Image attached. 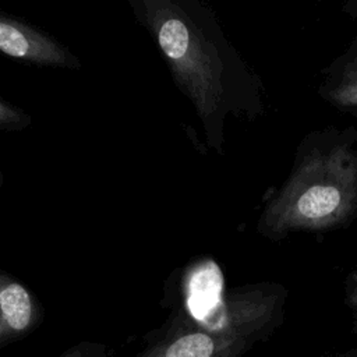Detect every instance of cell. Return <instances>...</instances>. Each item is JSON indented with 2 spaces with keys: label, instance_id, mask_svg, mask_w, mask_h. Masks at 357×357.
<instances>
[{
  "label": "cell",
  "instance_id": "6da1fadb",
  "mask_svg": "<svg viewBox=\"0 0 357 357\" xmlns=\"http://www.w3.org/2000/svg\"><path fill=\"white\" fill-rule=\"evenodd\" d=\"M131 4L155 38L176 84L195 106L209 146L223 155L226 116L243 114L250 120L258 116L261 81L201 3L141 0Z\"/></svg>",
  "mask_w": 357,
  "mask_h": 357
},
{
  "label": "cell",
  "instance_id": "7a4b0ae2",
  "mask_svg": "<svg viewBox=\"0 0 357 357\" xmlns=\"http://www.w3.org/2000/svg\"><path fill=\"white\" fill-rule=\"evenodd\" d=\"M356 215L357 137L328 130L300 146L291 174L259 220V231L280 238L290 231L340 227Z\"/></svg>",
  "mask_w": 357,
  "mask_h": 357
},
{
  "label": "cell",
  "instance_id": "3957f363",
  "mask_svg": "<svg viewBox=\"0 0 357 357\" xmlns=\"http://www.w3.org/2000/svg\"><path fill=\"white\" fill-rule=\"evenodd\" d=\"M283 301L276 284L237 289L201 319L180 317L134 357H244L279 326Z\"/></svg>",
  "mask_w": 357,
  "mask_h": 357
},
{
  "label": "cell",
  "instance_id": "277c9868",
  "mask_svg": "<svg viewBox=\"0 0 357 357\" xmlns=\"http://www.w3.org/2000/svg\"><path fill=\"white\" fill-rule=\"evenodd\" d=\"M0 49L4 54L52 67H79V61L49 35L13 17L0 18Z\"/></svg>",
  "mask_w": 357,
  "mask_h": 357
},
{
  "label": "cell",
  "instance_id": "5b68a950",
  "mask_svg": "<svg viewBox=\"0 0 357 357\" xmlns=\"http://www.w3.org/2000/svg\"><path fill=\"white\" fill-rule=\"evenodd\" d=\"M42 321V308L35 296L15 279H0V349L32 333Z\"/></svg>",
  "mask_w": 357,
  "mask_h": 357
},
{
  "label": "cell",
  "instance_id": "8992f818",
  "mask_svg": "<svg viewBox=\"0 0 357 357\" xmlns=\"http://www.w3.org/2000/svg\"><path fill=\"white\" fill-rule=\"evenodd\" d=\"M321 93L337 109L357 114V42L328 68Z\"/></svg>",
  "mask_w": 357,
  "mask_h": 357
},
{
  "label": "cell",
  "instance_id": "52a82bcc",
  "mask_svg": "<svg viewBox=\"0 0 357 357\" xmlns=\"http://www.w3.org/2000/svg\"><path fill=\"white\" fill-rule=\"evenodd\" d=\"M54 357H113V350L100 342L82 340L64 349Z\"/></svg>",
  "mask_w": 357,
  "mask_h": 357
},
{
  "label": "cell",
  "instance_id": "ba28073f",
  "mask_svg": "<svg viewBox=\"0 0 357 357\" xmlns=\"http://www.w3.org/2000/svg\"><path fill=\"white\" fill-rule=\"evenodd\" d=\"M29 119L20 110L8 106L6 100H1L0 106V123L3 128H21L28 124Z\"/></svg>",
  "mask_w": 357,
  "mask_h": 357
},
{
  "label": "cell",
  "instance_id": "9c48e42d",
  "mask_svg": "<svg viewBox=\"0 0 357 357\" xmlns=\"http://www.w3.org/2000/svg\"><path fill=\"white\" fill-rule=\"evenodd\" d=\"M347 300L354 308H357V269L347 278Z\"/></svg>",
  "mask_w": 357,
  "mask_h": 357
},
{
  "label": "cell",
  "instance_id": "30bf717a",
  "mask_svg": "<svg viewBox=\"0 0 357 357\" xmlns=\"http://www.w3.org/2000/svg\"><path fill=\"white\" fill-rule=\"evenodd\" d=\"M344 10H346V13H349L350 15H353V17H357V1H349V3H346V6H344Z\"/></svg>",
  "mask_w": 357,
  "mask_h": 357
}]
</instances>
